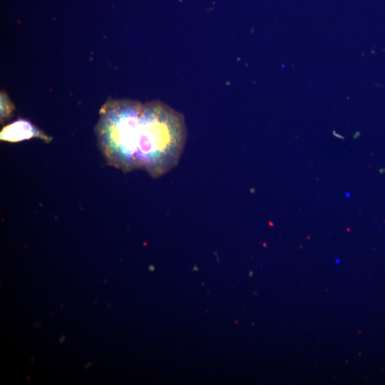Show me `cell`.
<instances>
[{"label": "cell", "instance_id": "obj_3", "mask_svg": "<svg viewBox=\"0 0 385 385\" xmlns=\"http://www.w3.org/2000/svg\"><path fill=\"white\" fill-rule=\"evenodd\" d=\"M36 138L48 143L51 138L28 120L19 118L4 126L0 139L4 142L17 143Z\"/></svg>", "mask_w": 385, "mask_h": 385}, {"label": "cell", "instance_id": "obj_2", "mask_svg": "<svg viewBox=\"0 0 385 385\" xmlns=\"http://www.w3.org/2000/svg\"><path fill=\"white\" fill-rule=\"evenodd\" d=\"M142 103L109 99L99 111L95 133L107 163L124 173L138 169L135 160Z\"/></svg>", "mask_w": 385, "mask_h": 385}, {"label": "cell", "instance_id": "obj_4", "mask_svg": "<svg viewBox=\"0 0 385 385\" xmlns=\"http://www.w3.org/2000/svg\"><path fill=\"white\" fill-rule=\"evenodd\" d=\"M14 109V105L10 101L4 92L1 93V120H6Z\"/></svg>", "mask_w": 385, "mask_h": 385}, {"label": "cell", "instance_id": "obj_1", "mask_svg": "<svg viewBox=\"0 0 385 385\" xmlns=\"http://www.w3.org/2000/svg\"><path fill=\"white\" fill-rule=\"evenodd\" d=\"M187 138L183 115L153 101L143 104L135 160L152 178L164 175L179 163Z\"/></svg>", "mask_w": 385, "mask_h": 385}]
</instances>
